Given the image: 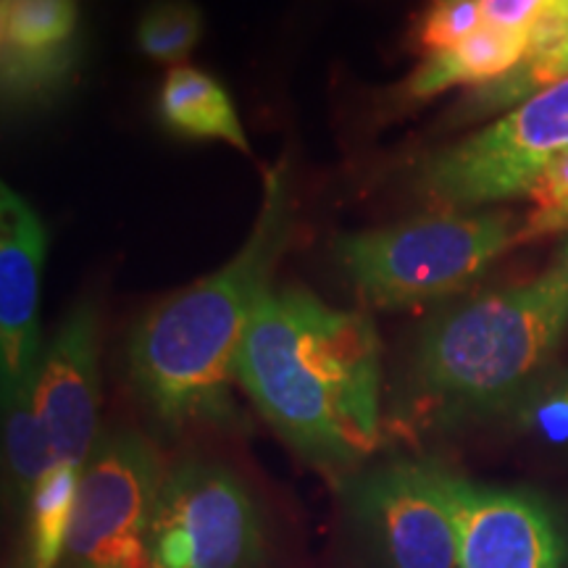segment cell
<instances>
[{"label":"cell","mask_w":568,"mask_h":568,"mask_svg":"<svg viewBox=\"0 0 568 568\" xmlns=\"http://www.w3.org/2000/svg\"><path fill=\"white\" fill-rule=\"evenodd\" d=\"M237 382L308 464H361L379 443V339L364 314L266 290L237 355Z\"/></svg>","instance_id":"6da1fadb"},{"label":"cell","mask_w":568,"mask_h":568,"mask_svg":"<svg viewBox=\"0 0 568 568\" xmlns=\"http://www.w3.org/2000/svg\"><path fill=\"white\" fill-rule=\"evenodd\" d=\"M287 237L284 166L268 174L255 230L224 268L163 301L134 329L130 374L161 424H224L247 322Z\"/></svg>","instance_id":"7a4b0ae2"},{"label":"cell","mask_w":568,"mask_h":568,"mask_svg":"<svg viewBox=\"0 0 568 568\" xmlns=\"http://www.w3.org/2000/svg\"><path fill=\"white\" fill-rule=\"evenodd\" d=\"M566 329V266L445 311L418 339L414 379L422 403L458 416L514 400L548 364Z\"/></svg>","instance_id":"3957f363"},{"label":"cell","mask_w":568,"mask_h":568,"mask_svg":"<svg viewBox=\"0 0 568 568\" xmlns=\"http://www.w3.org/2000/svg\"><path fill=\"white\" fill-rule=\"evenodd\" d=\"M516 240L506 213H450L347 234L337 243V255L366 301L397 308L456 293Z\"/></svg>","instance_id":"277c9868"},{"label":"cell","mask_w":568,"mask_h":568,"mask_svg":"<svg viewBox=\"0 0 568 568\" xmlns=\"http://www.w3.org/2000/svg\"><path fill=\"white\" fill-rule=\"evenodd\" d=\"M568 151V80L537 92L500 122L437 153L422 187L447 211L529 193L552 159Z\"/></svg>","instance_id":"5b68a950"},{"label":"cell","mask_w":568,"mask_h":568,"mask_svg":"<svg viewBox=\"0 0 568 568\" xmlns=\"http://www.w3.org/2000/svg\"><path fill=\"white\" fill-rule=\"evenodd\" d=\"M261 556V516L234 474L193 460L163 477L145 568H258Z\"/></svg>","instance_id":"8992f818"},{"label":"cell","mask_w":568,"mask_h":568,"mask_svg":"<svg viewBox=\"0 0 568 568\" xmlns=\"http://www.w3.org/2000/svg\"><path fill=\"white\" fill-rule=\"evenodd\" d=\"M161 481L145 439L132 432L98 437L77 489L67 568H145Z\"/></svg>","instance_id":"52a82bcc"},{"label":"cell","mask_w":568,"mask_h":568,"mask_svg":"<svg viewBox=\"0 0 568 568\" xmlns=\"http://www.w3.org/2000/svg\"><path fill=\"white\" fill-rule=\"evenodd\" d=\"M458 529L460 568H564V539L550 508L518 489L474 485L426 464Z\"/></svg>","instance_id":"ba28073f"},{"label":"cell","mask_w":568,"mask_h":568,"mask_svg":"<svg viewBox=\"0 0 568 568\" xmlns=\"http://www.w3.org/2000/svg\"><path fill=\"white\" fill-rule=\"evenodd\" d=\"M351 508L387 568H460L456 521L426 464L376 468L353 485Z\"/></svg>","instance_id":"9c48e42d"},{"label":"cell","mask_w":568,"mask_h":568,"mask_svg":"<svg viewBox=\"0 0 568 568\" xmlns=\"http://www.w3.org/2000/svg\"><path fill=\"white\" fill-rule=\"evenodd\" d=\"M45 226L9 187H0V385L3 397L38 385L40 274Z\"/></svg>","instance_id":"30bf717a"},{"label":"cell","mask_w":568,"mask_h":568,"mask_svg":"<svg viewBox=\"0 0 568 568\" xmlns=\"http://www.w3.org/2000/svg\"><path fill=\"white\" fill-rule=\"evenodd\" d=\"M34 408L59 464L84 468L98 432V322L82 305L42 353Z\"/></svg>","instance_id":"8fae6325"},{"label":"cell","mask_w":568,"mask_h":568,"mask_svg":"<svg viewBox=\"0 0 568 568\" xmlns=\"http://www.w3.org/2000/svg\"><path fill=\"white\" fill-rule=\"evenodd\" d=\"M529 48V30H497L481 24L471 38L443 53H432L416 74L408 92L414 98L437 95L447 88L471 82H495L524 61Z\"/></svg>","instance_id":"7c38bea8"},{"label":"cell","mask_w":568,"mask_h":568,"mask_svg":"<svg viewBox=\"0 0 568 568\" xmlns=\"http://www.w3.org/2000/svg\"><path fill=\"white\" fill-rule=\"evenodd\" d=\"M161 119L184 138L224 140L237 151L251 153L237 111L222 84L205 71L176 67L169 71L161 88Z\"/></svg>","instance_id":"4fadbf2b"},{"label":"cell","mask_w":568,"mask_h":568,"mask_svg":"<svg viewBox=\"0 0 568 568\" xmlns=\"http://www.w3.org/2000/svg\"><path fill=\"white\" fill-rule=\"evenodd\" d=\"M80 468L59 464L38 481L27 508V568H55L67 556L71 516H74L77 489H80Z\"/></svg>","instance_id":"5bb4252c"},{"label":"cell","mask_w":568,"mask_h":568,"mask_svg":"<svg viewBox=\"0 0 568 568\" xmlns=\"http://www.w3.org/2000/svg\"><path fill=\"white\" fill-rule=\"evenodd\" d=\"M3 426L13 493L19 500H30L38 481L59 466L45 426L34 408V389L3 397Z\"/></svg>","instance_id":"9a60e30c"},{"label":"cell","mask_w":568,"mask_h":568,"mask_svg":"<svg viewBox=\"0 0 568 568\" xmlns=\"http://www.w3.org/2000/svg\"><path fill=\"white\" fill-rule=\"evenodd\" d=\"M77 0H11L0 3L3 51L42 53L74 42Z\"/></svg>","instance_id":"2e32d148"},{"label":"cell","mask_w":568,"mask_h":568,"mask_svg":"<svg viewBox=\"0 0 568 568\" xmlns=\"http://www.w3.org/2000/svg\"><path fill=\"white\" fill-rule=\"evenodd\" d=\"M203 32L201 9L190 0H155L142 13L138 42L142 53L161 63H180L197 45Z\"/></svg>","instance_id":"e0dca14e"},{"label":"cell","mask_w":568,"mask_h":568,"mask_svg":"<svg viewBox=\"0 0 568 568\" xmlns=\"http://www.w3.org/2000/svg\"><path fill=\"white\" fill-rule=\"evenodd\" d=\"M564 80H568V34L556 51L539 55V59H524L506 77L485 84L474 98V103L479 111L503 109V105L529 101L531 95Z\"/></svg>","instance_id":"ac0fdd59"},{"label":"cell","mask_w":568,"mask_h":568,"mask_svg":"<svg viewBox=\"0 0 568 568\" xmlns=\"http://www.w3.org/2000/svg\"><path fill=\"white\" fill-rule=\"evenodd\" d=\"M77 61L74 42L59 51L24 53L3 51V95L13 98H38L59 88L67 80Z\"/></svg>","instance_id":"d6986e66"},{"label":"cell","mask_w":568,"mask_h":568,"mask_svg":"<svg viewBox=\"0 0 568 568\" xmlns=\"http://www.w3.org/2000/svg\"><path fill=\"white\" fill-rule=\"evenodd\" d=\"M481 24V0H432L416 38L422 51L443 53L471 38Z\"/></svg>","instance_id":"ffe728a7"},{"label":"cell","mask_w":568,"mask_h":568,"mask_svg":"<svg viewBox=\"0 0 568 568\" xmlns=\"http://www.w3.org/2000/svg\"><path fill=\"white\" fill-rule=\"evenodd\" d=\"M527 195L535 201L537 211L529 216L527 226L518 232V240H529L568 226V151L548 163V169L537 176Z\"/></svg>","instance_id":"44dd1931"},{"label":"cell","mask_w":568,"mask_h":568,"mask_svg":"<svg viewBox=\"0 0 568 568\" xmlns=\"http://www.w3.org/2000/svg\"><path fill=\"white\" fill-rule=\"evenodd\" d=\"M548 0H481V21L497 30H529Z\"/></svg>","instance_id":"7402d4cb"},{"label":"cell","mask_w":568,"mask_h":568,"mask_svg":"<svg viewBox=\"0 0 568 568\" xmlns=\"http://www.w3.org/2000/svg\"><path fill=\"white\" fill-rule=\"evenodd\" d=\"M537 424L539 429H542L550 439H556V443L568 439V395L545 403V406L537 410Z\"/></svg>","instance_id":"603a6c76"},{"label":"cell","mask_w":568,"mask_h":568,"mask_svg":"<svg viewBox=\"0 0 568 568\" xmlns=\"http://www.w3.org/2000/svg\"><path fill=\"white\" fill-rule=\"evenodd\" d=\"M564 266H566V272H568V245H566V261H564Z\"/></svg>","instance_id":"cb8c5ba5"},{"label":"cell","mask_w":568,"mask_h":568,"mask_svg":"<svg viewBox=\"0 0 568 568\" xmlns=\"http://www.w3.org/2000/svg\"><path fill=\"white\" fill-rule=\"evenodd\" d=\"M0 3H11V0H0Z\"/></svg>","instance_id":"d4e9b609"},{"label":"cell","mask_w":568,"mask_h":568,"mask_svg":"<svg viewBox=\"0 0 568 568\" xmlns=\"http://www.w3.org/2000/svg\"><path fill=\"white\" fill-rule=\"evenodd\" d=\"M566 395H568V389H566Z\"/></svg>","instance_id":"484cf974"}]
</instances>
